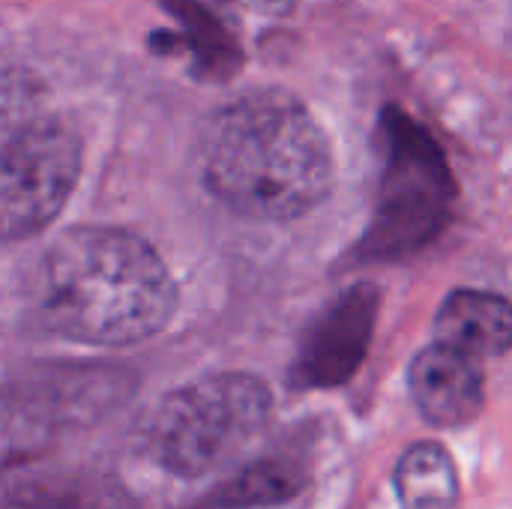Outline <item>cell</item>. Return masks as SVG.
Segmentation results:
<instances>
[{
  "label": "cell",
  "mask_w": 512,
  "mask_h": 509,
  "mask_svg": "<svg viewBox=\"0 0 512 509\" xmlns=\"http://www.w3.org/2000/svg\"><path fill=\"white\" fill-rule=\"evenodd\" d=\"M201 177L237 216L294 222L330 198L336 159L312 111L294 93L264 87L237 96L207 120Z\"/></svg>",
  "instance_id": "1"
},
{
  "label": "cell",
  "mask_w": 512,
  "mask_h": 509,
  "mask_svg": "<svg viewBox=\"0 0 512 509\" xmlns=\"http://www.w3.org/2000/svg\"><path fill=\"white\" fill-rule=\"evenodd\" d=\"M45 324L81 345L123 348L168 327L177 282L159 252L114 225L63 231L42 258Z\"/></svg>",
  "instance_id": "2"
},
{
  "label": "cell",
  "mask_w": 512,
  "mask_h": 509,
  "mask_svg": "<svg viewBox=\"0 0 512 509\" xmlns=\"http://www.w3.org/2000/svg\"><path fill=\"white\" fill-rule=\"evenodd\" d=\"M81 156V135L48 84L21 66L0 69V240L36 237L63 213Z\"/></svg>",
  "instance_id": "3"
},
{
  "label": "cell",
  "mask_w": 512,
  "mask_h": 509,
  "mask_svg": "<svg viewBox=\"0 0 512 509\" xmlns=\"http://www.w3.org/2000/svg\"><path fill=\"white\" fill-rule=\"evenodd\" d=\"M381 180L372 222L357 243L363 261H402L444 234L459 186L432 132L387 105L378 120Z\"/></svg>",
  "instance_id": "4"
},
{
  "label": "cell",
  "mask_w": 512,
  "mask_h": 509,
  "mask_svg": "<svg viewBox=\"0 0 512 509\" xmlns=\"http://www.w3.org/2000/svg\"><path fill=\"white\" fill-rule=\"evenodd\" d=\"M273 417L270 387L246 372L204 375L168 393L150 417L147 450L177 477L195 480L237 462Z\"/></svg>",
  "instance_id": "5"
},
{
  "label": "cell",
  "mask_w": 512,
  "mask_h": 509,
  "mask_svg": "<svg viewBox=\"0 0 512 509\" xmlns=\"http://www.w3.org/2000/svg\"><path fill=\"white\" fill-rule=\"evenodd\" d=\"M378 312L381 291L372 282H354L336 294L306 327L291 366V384L300 390L348 384L372 348Z\"/></svg>",
  "instance_id": "6"
},
{
  "label": "cell",
  "mask_w": 512,
  "mask_h": 509,
  "mask_svg": "<svg viewBox=\"0 0 512 509\" xmlns=\"http://www.w3.org/2000/svg\"><path fill=\"white\" fill-rule=\"evenodd\" d=\"M408 390L426 423L459 429L474 423L486 405V375L477 357L435 342L408 369Z\"/></svg>",
  "instance_id": "7"
},
{
  "label": "cell",
  "mask_w": 512,
  "mask_h": 509,
  "mask_svg": "<svg viewBox=\"0 0 512 509\" xmlns=\"http://www.w3.org/2000/svg\"><path fill=\"white\" fill-rule=\"evenodd\" d=\"M435 339L477 360L512 348V300L495 291L456 288L435 315Z\"/></svg>",
  "instance_id": "8"
},
{
  "label": "cell",
  "mask_w": 512,
  "mask_h": 509,
  "mask_svg": "<svg viewBox=\"0 0 512 509\" xmlns=\"http://www.w3.org/2000/svg\"><path fill=\"white\" fill-rule=\"evenodd\" d=\"M60 432L66 426L30 378L0 387V474L39 459Z\"/></svg>",
  "instance_id": "9"
},
{
  "label": "cell",
  "mask_w": 512,
  "mask_h": 509,
  "mask_svg": "<svg viewBox=\"0 0 512 509\" xmlns=\"http://www.w3.org/2000/svg\"><path fill=\"white\" fill-rule=\"evenodd\" d=\"M393 483L402 509H456L462 498L459 468L435 441L411 444L396 465Z\"/></svg>",
  "instance_id": "10"
},
{
  "label": "cell",
  "mask_w": 512,
  "mask_h": 509,
  "mask_svg": "<svg viewBox=\"0 0 512 509\" xmlns=\"http://www.w3.org/2000/svg\"><path fill=\"white\" fill-rule=\"evenodd\" d=\"M309 483V468L294 456H264L216 489L213 504L222 509H264L294 501Z\"/></svg>",
  "instance_id": "11"
},
{
  "label": "cell",
  "mask_w": 512,
  "mask_h": 509,
  "mask_svg": "<svg viewBox=\"0 0 512 509\" xmlns=\"http://www.w3.org/2000/svg\"><path fill=\"white\" fill-rule=\"evenodd\" d=\"M171 9L189 24V33L195 39V54L201 57L204 69L228 75L240 66V48L210 12H204L195 0H171Z\"/></svg>",
  "instance_id": "12"
},
{
  "label": "cell",
  "mask_w": 512,
  "mask_h": 509,
  "mask_svg": "<svg viewBox=\"0 0 512 509\" xmlns=\"http://www.w3.org/2000/svg\"><path fill=\"white\" fill-rule=\"evenodd\" d=\"M228 3H237L240 9H249V12H255V15L279 18V15L294 12L300 0H228Z\"/></svg>",
  "instance_id": "13"
}]
</instances>
